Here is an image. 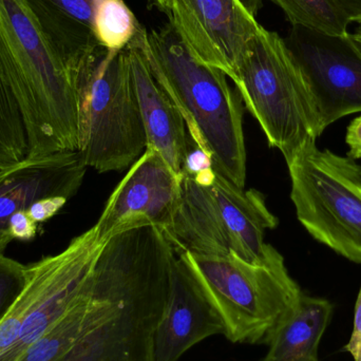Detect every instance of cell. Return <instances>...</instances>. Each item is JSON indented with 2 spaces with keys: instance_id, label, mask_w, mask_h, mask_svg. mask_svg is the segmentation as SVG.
Listing matches in <instances>:
<instances>
[{
  "instance_id": "cell-1",
  "label": "cell",
  "mask_w": 361,
  "mask_h": 361,
  "mask_svg": "<svg viewBox=\"0 0 361 361\" xmlns=\"http://www.w3.org/2000/svg\"><path fill=\"white\" fill-rule=\"evenodd\" d=\"M130 44L180 110L189 137L209 157L214 171L244 188L242 99L226 74L193 57L171 23L150 31L140 25Z\"/></svg>"
},
{
  "instance_id": "cell-2",
  "label": "cell",
  "mask_w": 361,
  "mask_h": 361,
  "mask_svg": "<svg viewBox=\"0 0 361 361\" xmlns=\"http://www.w3.org/2000/svg\"><path fill=\"white\" fill-rule=\"evenodd\" d=\"M0 82L20 110L27 157L78 152L75 80L25 0H0Z\"/></svg>"
},
{
  "instance_id": "cell-3",
  "label": "cell",
  "mask_w": 361,
  "mask_h": 361,
  "mask_svg": "<svg viewBox=\"0 0 361 361\" xmlns=\"http://www.w3.org/2000/svg\"><path fill=\"white\" fill-rule=\"evenodd\" d=\"M278 223L262 193L237 186L210 166L182 173L179 208L164 233L178 252L263 263L276 252L265 243V231Z\"/></svg>"
},
{
  "instance_id": "cell-4",
  "label": "cell",
  "mask_w": 361,
  "mask_h": 361,
  "mask_svg": "<svg viewBox=\"0 0 361 361\" xmlns=\"http://www.w3.org/2000/svg\"><path fill=\"white\" fill-rule=\"evenodd\" d=\"M78 149L99 173L121 171L147 148L126 51L99 47L76 74Z\"/></svg>"
},
{
  "instance_id": "cell-5",
  "label": "cell",
  "mask_w": 361,
  "mask_h": 361,
  "mask_svg": "<svg viewBox=\"0 0 361 361\" xmlns=\"http://www.w3.org/2000/svg\"><path fill=\"white\" fill-rule=\"evenodd\" d=\"M179 252L220 316L224 336L231 343L269 345L303 293L277 250L263 263Z\"/></svg>"
},
{
  "instance_id": "cell-6",
  "label": "cell",
  "mask_w": 361,
  "mask_h": 361,
  "mask_svg": "<svg viewBox=\"0 0 361 361\" xmlns=\"http://www.w3.org/2000/svg\"><path fill=\"white\" fill-rule=\"evenodd\" d=\"M231 80L269 145L286 160L322 135L309 87L279 34L261 27Z\"/></svg>"
},
{
  "instance_id": "cell-7",
  "label": "cell",
  "mask_w": 361,
  "mask_h": 361,
  "mask_svg": "<svg viewBox=\"0 0 361 361\" xmlns=\"http://www.w3.org/2000/svg\"><path fill=\"white\" fill-rule=\"evenodd\" d=\"M286 162L299 222L316 241L361 264V165L316 142Z\"/></svg>"
},
{
  "instance_id": "cell-8",
  "label": "cell",
  "mask_w": 361,
  "mask_h": 361,
  "mask_svg": "<svg viewBox=\"0 0 361 361\" xmlns=\"http://www.w3.org/2000/svg\"><path fill=\"white\" fill-rule=\"evenodd\" d=\"M103 244L92 226L59 254L27 265L25 284L18 296L25 317L23 326L16 341L0 355V361L18 360L86 294Z\"/></svg>"
},
{
  "instance_id": "cell-9",
  "label": "cell",
  "mask_w": 361,
  "mask_h": 361,
  "mask_svg": "<svg viewBox=\"0 0 361 361\" xmlns=\"http://www.w3.org/2000/svg\"><path fill=\"white\" fill-rule=\"evenodd\" d=\"M284 42L309 87L322 135L343 116L361 112V51L350 34L295 25Z\"/></svg>"
},
{
  "instance_id": "cell-10",
  "label": "cell",
  "mask_w": 361,
  "mask_h": 361,
  "mask_svg": "<svg viewBox=\"0 0 361 361\" xmlns=\"http://www.w3.org/2000/svg\"><path fill=\"white\" fill-rule=\"evenodd\" d=\"M169 18L193 57L229 78L262 27L239 0H171Z\"/></svg>"
},
{
  "instance_id": "cell-11",
  "label": "cell",
  "mask_w": 361,
  "mask_h": 361,
  "mask_svg": "<svg viewBox=\"0 0 361 361\" xmlns=\"http://www.w3.org/2000/svg\"><path fill=\"white\" fill-rule=\"evenodd\" d=\"M180 201V177L154 150L146 148L110 195L95 223L102 243L131 229L167 231Z\"/></svg>"
},
{
  "instance_id": "cell-12",
  "label": "cell",
  "mask_w": 361,
  "mask_h": 361,
  "mask_svg": "<svg viewBox=\"0 0 361 361\" xmlns=\"http://www.w3.org/2000/svg\"><path fill=\"white\" fill-rule=\"evenodd\" d=\"M88 166L78 152L27 157L0 171V255L13 241L8 221L44 197L70 200L80 190Z\"/></svg>"
},
{
  "instance_id": "cell-13",
  "label": "cell",
  "mask_w": 361,
  "mask_h": 361,
  "mask_svg": "<svg viewBox=\"0 0 361 361\" xmlns=\"http://www.w3.org/2000/svg\"><path fill=\"white\" fill-rule=\"evenodd\" d=\"M166 305L158 288L141 290L87 334L65 361H154V335Z\"/></svg>"
},
{
  "instance_id": "cell-14",
  "label": "cell",
  "mask_w": 361,
  "mask_h": 361,
  "mask_svg": "<svg viewBox=\"0 0 361 361\" xmlns=\"http://www.w3.org/2000/svg\"><path fill=\"white\" fill-rule=\"evenodd\" d=\"M171 296L154 335V361H178L224 326L184 257L178 252Z\"/></svg>"
},
{
  "instance_id": "cell-15",
  "label": "cell",
  "mask_w": 361,
  "mask_h": 361,
  "mask_svg": "<svg viewBox=\"0 0 361 361\" xmlns=\"http://www.w3.org/2000/svg\"><path fill=\"white\" fill-rule=\"evenodd\" d=\"M125 51L141 109L147 148L158 152L180 177L189 143L184 118L171 97L154 80L139 50L129 44Z\"/></svg>"
},
{
  "instance_id": "cell-16",
  "label": "cell",
  "mask_w": 361,
  "mask_h": 361,
  "mask_svg": "<svg viewBox=\"0 0 361 361\" xmlns=\"http://www.w3.org/2000/svg\"><path fill=\"white\" fill-rule=\"evenodd\" d=\"M25 1L47 42L75 80L82 66L99 48L93 27V0Z\"/></svg>"
},
{
  "instance_id": "cell-17",
  "label": "cell",
  "mask_w": 361,
  "mask_h": 361,
  "mask_svg": "<svg viewBox=\"0 0 361 361\" xmlns=\"http://www.w3.org/2000/svg\"><path fill=\"white\" fill-rule=\"evenodd\" d=\"M332 314L330 301L302 293L276 329L269 352L261 361H319L320 341Z\"/></svg>"
},
{
  "instance_id": "cell-18",
  "label": "cell",
  "mask_w": 361,
  "mask_h": 361,
  "mask_svg": "<svg viewBox=\"0 0 361 361\" xmlns=\"http://www.w3.org/2000/svg\"><path fill=\"white\" fill-rule=\"evenodd\" d=\"M279 6L292 27H307L329 35H348L352 23L338 0H269Z\"/></svg>"
},
{
  "instance_id": "cell-19",
  "label": "cell",
  "mask_w": 361,
  "mask_h": 361,
  "mask_svg": "<svg viewBox=\"0 0 361 361\" xmlns=\"http://www.w3.org/2000/svg\"><path fill=\"white\" fill-rule=\"evenodd\" d=\"M93 27L97 44L107 50L122 51L137 35L140 23L124 0H93Z\"/></svg>"
},
{
  "instance_id": "cell-20",
  "label": "cell",
  "mask_w": 361,
  "mask_h": 361,
  "mask_svg": "<svg viewBox=\"0 0 361 361\" xmlns=\"http://www.w3.org/2000/svg\"><path fill=\"white\" fill-rule=\"evenodd\" d=\"M27 279V267L0 255V320L15 302Z\"/></svg>"
},
{
  "instance_id": "cell-21",
  "label": "cell",
  "mask_w": 361,
  "mask_h": 361,
  "mask_svg": "<svg viewBox=\"0 0 361 361\" xmlns=\"http://www.w3.org/2000/svg\"><path fill=\"white\" fill-rule=\"evenodd\" d=\"M68 201L63 197H44L36 201L27 212L34 222L42 223L54 216Z\"/></svg>"
},
{
  "instance_id": "cell-22",
  "label": "cell",
  "mask_w": 361,
  "mask_h": 361,
  "mask_svg": "<svg viewBox=\"0 0 361 361\" xmlns=\"http://www.w3.org/2000/svg\"><path fill=\"white\" fill-rule=\"evenodd\" d=\"M37 223L34 222L27 212H19L13 214L8 221L11 235L13 239L29 241L35 237Z\"/></svg>"
},
{
  "instance_id": "cell-23",
  "label": "cell",
  "mask_w": 361,
  "mask_h": 361,
  "mask_svg": "<svg viewBox=\"0 0 361 361\" xmlns=\"http://www.w3.org/2000/svg\"><path fill=\"white\" fill-rule=\"evenodd\" d=\"M343 350L352 356L354 361H361V286L356 300L353 331Z\"/></svg>"
},
{
  "instance_id": "cell-24",
  "label": "cell",
  "mask_w": 361,
  "mask_h": 361,
  "mask_svg": "<svg viewBox=\"0 0 361 361\" xmlns=\"http://www.w3.org/2000/svg\"><path fill=\"white\" fill-rule=\"evenodd\" d=\"M345 143L349 146L348 157L353 160L361 159V114L352 121L347 129Z\"/></svg>"
},
{
  "instance_id": "cell-25",
  "label": "cell",
  "mask_w": 361,
  "mask_h": 361,
  "mask_svg": "<svg viewBox=\"0 0 361 361\" xmlns=\"http://www.w3.org/2000/svg\"><path fill=\"white\" fill-rule=\"evenodd\" d=\"M352 23H361V0H338Z\"/></svg>"
},
{
  "instance_id": "cell-26",
  "label": "cell",
  "mask_w": 361,
  "mask_h": 361,
  "mask_svg": "<svg viewBox=\"0 0 361 361\" xmlns=\"http://www.w3.org/2000/svg\"><path fill=\"white\" fill-rule=\"evenodd\" d=\"M239 1L255 17L258 14L259 10L262 8L263 4V0H239Z\"/></svg>"
},
{
  "instance_id": "cell-27",
  "label": "cell",
  "mask_w": 361,
  "mask_h": 361,
  "mask_svg": "<svg viewBox=\"0 0 361 361\" xmlns=\"http://www.w3.org/2000/svg\"><path fill=\"white\" fill-rule=\"evenodd\" d=\"M150 6L158 8L161 12L165 13L167 16L171 15V0H149Z\"/></svg>"
},
{
  "instance_id": "cell-28",
  "label": "cell",
  "mask_w": 361,
  "mask_h": 361,
  "mask_svg": "<svg viewBox=\"0 0 361 361\" xmlns=\"http://www.w3.org/2000/svg\"><path fill=\"white\" fill-rule=\"evenodd\" d=\"M350 36H351L352 40L355 42L356 46H357L361 51V23H358L355 31H354L353 34H350Z\"/></svg>"
}]
</instances>
